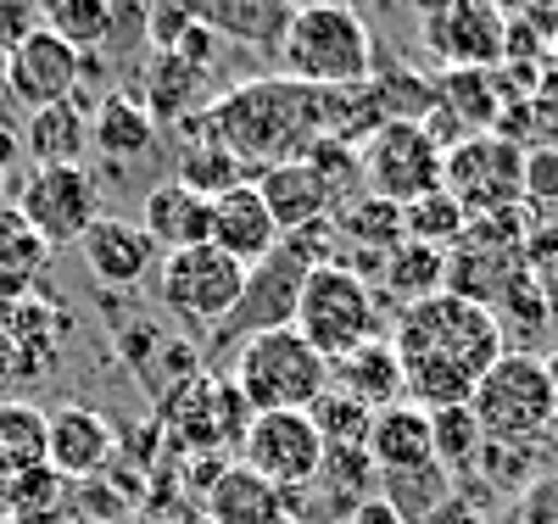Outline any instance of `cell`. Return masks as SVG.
I'll return each mask as SVG.
<instances>
[{
	"instance_id": "1",
	"label": "cell",
	"mask_w": 558,
	"mask_h": 524,
	"mask_svg": "<svg viewBox=\"0 0 558 524\" xmlns=\"http://www.w3.org/2000/svg\"><path fill=\"white\" fill-rule=\"evenodd\" d=\"M391 352L402 363L408 402L436 413V407L470 402L475 386L486 379V368L508 352V341H502L492 307L436 291V296H425V302H413V307L397 313Z\"/></svg>"
},
{
	"instance_id": "2",
	"label": "cell",
	"mask_w": 558,
	"mask_h": 524,
	"mask_svg": "<svg viewBox=\"0 0 558 524\" xmlns=\"http://www.w3.org/2000/svg\"><path fill=\"white\" fill-rule=\"evenodd\" d=\"M202 134L223 139L252 173L302 157L318 139V89L296 84V78H252L235 84L229 95L196 118Z\"/></svg>"
},
{
	"instance_id": "3",
	"label": "cell",
	"mask_w": 558,
	"mask_h": 524,
	"mask_svg": "<svg viewBox=\"0 0 558 524\" xmlns=\"http://www.w3.org/2000/svg\"><path fill=\"white\" fill-rule=\"evenodd\" d=\"M274 57L286 62V78L307 89H352L375 73V34L347 0H313L291 12Z\"/></svg>"
},
{
	"instance_id": "4",
	"label": "cell",
	"mask_w": 558,
	"mask_h": 524,
	"mask_svg": "<svg viewBox=\"0 0 558 524\" xmlns=\"http://www.w3.org/2000/svg\"><path fill=\"white\" fill-rule=\"evenodd\" d=\"M296 336L324 363H341L357 346L380 341V296L368 291V279L352 273L347 263L307 268L302 296H296Z\"/></svg>"
},
{
	"instance_id": "5",
	"label": "cell",
	"mask_w": 558,
	"mask_h": 524,
	"mask_svg": "<svg viewBox=\"0 0 558 524\" xmlns=\"http://www.w3.org/2000/svg\"><path fill=\"white\" fill-rule=\"evenodd\" d=\"M229 379H235V391L246 397L252 413H307L330 391V363L296 336V324H286V329H268V336H252L235 352Z\"/></svg>"
},
{
	"instance_id": "6",
	"label": "cell",
	"mask_w": 558,
	"mask_h": 524,
	"mask_svg": "<svg viewBox=\"0 0 558 524\" xmlns=\"http://www.w3.org/2000/svg\"><path fill=\"white\" fill-rule=\"evenodd\" d=\"M475 418L486 441H508V447H536L547 441L553 418H558V391L547 379V363L542 352H502L486 379L470 397Z\"/></svg>"
},
{
	"instance_id": "7",
	"label": "cell",
	"mask_w": 558,
	"mask_h": 524,
	"mask_svg": "<svg viewBox=\"0 0 558 524\" xmlns=\"http://www.w3.org/2000/svg\"><path fill=\"white\" fill-rule=\"evenodd\" d=\"M441 190L470 218L525 207V146L497 134V129L458 139L447 151V168H441Z\"/></svg>"
},
{
	"instance_id": "8",
	"label": "cell",
	"mask_w": 558,
	"mask_h": 524,
	"mask_svg": "<svg viewBox=\"0 0 558 524\" xmlns=\"http://www.w3.org/2000/svg\"><path fill=\"white\" fill-rule=\"evenodd\" d=\"M357 162H363V190L380 196L391 207H408L418 196L441 190V168H447V151L430 139L425 123H380L375 134L357 146Z\"/></svg>"
},
{
	"instance_id": "9",
	"label": "cell",
	"mask_w": 558,
	"mask_h": 524,
	"mask_svg": "<svg viewBox=\"0 0 558 524\" xmlns=\"http://www.w3.org/2000/svg\"><path fill=\"white\" fill-rule=\"evenodd\" d=\"M246 273L235 257H223L213 241L207 246H191V252H173L162 257V273H157V302L196 324V329H218L229 313L241 307V291H246Z\"/></svg>"
},
{
	"instance_id": "10",
	"label": "cell",
	"mask_w": 558,
	"mask_h": 524,
	"mask_svg": "<svg viewBox=\"0 0 558 524\" xmlns=\"http://www.w3.org/2000/svg\"><path fill=\"white\" fill-rule=\"evenodd\" d=\"M17 212L45 246H78L84 229L101 218V190L84 168H34L17 190Z\"/></svg>"
},
{
	"instance_id": "11",
	"label": "cell",
	"mask_w": 558,
	"mask_h": 524,
	"mask_svg": "<svg viewBox=\"0 0 558 524\" xmlns=\"http://www.w3.org/2000/svg\"><path fill=\"white\" fill-rule=\"evenodd\" d=\"M235 463H246L252 474H263V480L279 486V491H302V486L318 480L324 441H318L307 413H257Z\"/></svg>"
},
{
	"instance_id": "12",
	"label": "cell",
	"mask_w": 558,
	"mask_h": 524,
	"mask_svg": "<svg viewBox=\"0 0 558 524\" xmlns=\"http://www.w3.org/2000/svg\"><path fill=\"white\" fill-rule=\"evenodd\" d=\"M302 279L307 268L291 257V252H274L263 257L252 273H246V291H241V307L229 313L218 329H213V352L223 346H246L252 336H268V329H286L296 324V296H302Z\"/></svg>"
},
{
	"instance_id": "13",
	"label": "cell",
	"mask_w": 558,
	"mask_h": 524,
	"mask_svg": "<svg viewBox=\"0 0 558 524\" xmlns=\"http://www.w3.org/2000/svg\"><path fill=\"white\" fill-rule=\"evenodd\" d=\"M78 78H84V57L73 51L68 39H57L51 28H28L12 57H7V95L23 101L28 112L39 107H57V101H73L78 95Z\"/></svg>"
},
{
	"instance_id": "14",
	"label": "cell",
	"mask_w": 558,
	"mask_h": 524,
	"mask_svg": "<svg viewBox=\"0 0 558 524\" xmlns=\"http://www.w3.org/2000/svg\"><path fill=\"white\" fill-rule=\"evenodd\" d=\"M68 341V318L62 307L23 296V302H0V386L17 379H45L62 357Z\"/></svg>"
},
{
	"instance_id": "15",
	"label": "cell",
	"mask_w": 558,
	"mask_h": 524,
	"mask_svg": "<svg viewBox=\"0 0 558 524\" xmlns=\"http://www.w3.org/2000/svg\"><path fill=\"white\" fill-rule=\"evenodd\" d=\"M123 436H118V424L101 413V407H89V402H62L45 413V463H51L57 474H68V480H96V474L112 468Z\"/></svg>"
},
{
	"instance_id": "16",
	"label": "cell",
	"mask_w": 558,
	"mask_h": 524,
	"mask_svg": "<svg viewBox=\"0 0 558 524\" xmlns=\"http://www.w3.org/2000/svg\"><path fill=\"white\" fill-rule=\"evenodd\" d=\"M425 39L447 68H497L508 62V17L497 0H441L430 7Z\"/></svg>"
},
{
	"instance_id": "17",
	"label": "cell",
	"mask_w": 558,
	"mask_h": 524,
	"mask_svg": "<svg viewBox=\"0 0 558 524\" xmlns=\"http://www.w3.org/2000/svg\"><path fill=\"white\" fill-rule=\"evenodd\" d=\"M140 229L151 234V246H157L162 257L191 252V246H207V241H213V202L202 196V190H191V184L162 179V184H151L146 212H140Z\"/></svg>"
},
{
	"instance_id": "18",
	"label": "cell",
	"mask_w": 558,
	"mask_h": 524,
	"mask_svg": "<svg viewBox=\"0 0 558 524\" xmlns=\"http://www.w3.org/2000/svg\"><path fill=\"white\" fill-rule=\"evenodd\" d=\"M78 252H84V268L96 273L101 284H118V291L140 284V279L157 268V257H162L151 246V234L140 229V223H129V218H96V223L84 229Z\"/></svg>"
},
{
	"instance_id": "19",
	"label": "cell",
	"mask_w": 558,
	"mask_h": 524,
	"mask_svg": "<svg viewBox=\"0 0 558 524\" xmlns=\"http://www.w3.org/2000/svg\"><path fill=\"white\" fill-rule=\"evenodd\" d=\"M252 184H257V196H263L268 218L279 223V234H291V229H302V223H318V218L336 212L330 184L318 179V168H313L307 157L274 162V168H263Z\"/></svg>"
},
{
	"instance_id": "20",
	"label": "cell",
	"mask_w": 558,
	"mask_h": 524,
	"mask_svg": "<svg viewBox=\"0 0 558 524\" xmlns=\"http://www.w3.org/2000/svg\"><path fill=\"white\" fill-rule=\"evenodd\" d=\"M213 246L223 257H235L241 268H257L263 257L279 252V223L268 218L257 184H241L213 202Z\"/></svg>"
},
{
	"instance_id": "21",
	"label": "cell",
	"mask_w": 558,
	"mask_h": 524,
	"mask_svg": "<svg viewBox=\"0 0 558 524\" xmlns=\"http://www.w3.org/2000/svg\"><path fill=\"white\" fill-rule=\"evenodd\" d=\"M202 508H207V524H291L286 491L268 486L246 463H223L218 480L202 491Z\"/></svg>"
},
{
	"instance_id": "22",
	"label": "cell",
	"mask_w": 558,
	"mask_h": 524,
	"mask_svg": "<svg viewBox=\"0 0 558 524\" xmlns=\"http://www.w3.org/2000/svg\"><path fill=\"white\" fill-rule=\"evenodd\" d=\"M363 452L375 458L380 474H418V468H436V452H430V413L413 407V402H397V407L375 413Z\"/></svg>"
},
{
	"instance_id": "23",
	"label": "cell",
	"mask_w": 558,
	"mask_h": 524,
	"mask_svg": "<svg viewBox=\"0 0 558 524\" xmlns=\"http://www.w3.org/2000/svg\"><path fill=\"white\" fill-rule=\"evenodd\" d=\"M84 146H89V112L73 101L39 107L23 123V157L34 168H84Z\"/></svg>"
},
{
	"instance_id": "24",
	"label": "cell",
	"mask_w": 558,
	"mask_h": 524,
	"mask_svg": "<svg viewBox=\"0 0 558 524\" xmlns=\"http://www.w3.org/2000/svg\"><path fill=\"white\" fill-rule=\"evenodd\" d=\"M330 386L347 391V397H357L368 413H386V407L408 402L402 363H397V352H391L386 336H380V341H368V346H357V352L341 357V363H330Z\"/></svg>"
},
{
	"instance_id": "25",
	"label": "cell",
	"mask_w": 558,
	"mask_h": 524,
	"mask_svg": "<svg viewBox=\"0 0 558 524\" xmlns=\"http://www.w3.org/2000/svg\"><path fill=\"white\" fill-rule=\"evenodd\" d=\"M196 23H207L223 39L279 51L286 23H291V7H286V0H196Z\"/></svg>"
},
{
	"instance_id": "26",
	"label": "cell",
	"mask_w": 558,
	"mask_h": 524,
	"mask_svg": "<svg viewBox=\"0 0 558 524\" xmlns=\"http://www.w3.org/2000/svg\"><path fill=\"white\" fill-rule=\"evenodd\" d=\"M89 146L107 151L112 162H134L157 146V112L134 95H107L89 118Z\"/></svg>"
},
{
	"instance_id": "27",
	"label": "cell",
	"mask_w": 558,
	"mask_h": 524,
	"mask_svg": "<svg viewBox=\"0 0 558 524\" xmlns=\"http://www.w3.org/2000/svg\"><path fill=\"white\" fill-rule=\"evenodd\" d=\"M7 524H73V480L39 463L7 486Z\"/></svg>"
},
{
	"instance_id": "28",
	"label": "cell",
	"mask_w": 558,
	"mask_h": 524,
	"mask_svg": "<svg viewBox=\"0 0 558 524\" xmlns=\"http://www.w3.org/2000/svg\"><path fill=\"white\" fill-rule=\"evenodd\" d=\"M45 463V407L28 397H0V486Z\"/></svg>"
},
{
	"instance_id": "29",
	"label": "cell",
	"mask_w": 558,
	"mask_h": 524,
	"mask_svg": "<svg viewBox=\"0 0 558 524\" xmlns=\"http://www.w3.org/2000/svg\"><path fill=\"white\" fill-rule=\"evenodd\" d=\"M336 234H341V246H352V252H375V257H386V252H397L402 246V207H391V202H380V196H352V202H341L336 212Z\"/></svg>"
},
{
	"instance_id": "30",
	"label": "cell",
	"mask_w": 558,
	"mask_h": 524,
	"mask_svg": "<svg viewBox=\"0 0 558 524\" xmlns=\"http://www.w3.org/2000/svg\"><path fill=\"white\" fill-rule=\"evenodd\" d=\"M481 447H486V430H481V418H475L470 402L430 413V452H436V468L447 474L452 486L463 480V474H475Z\"/></svg>"
},
{
	"instance_id": "31",
	"label": "cell",
	"mask_w": 558,
	"mask_h": 524,
	"mask_svg": "<svg viewBox=\"0 0 558 524\" xmlns=\"http://www.w3.org/2000/svg\"><path fill=\"white\" fill-rule=\"evenodd\" d=\"M380 284H386V296L397 302V313L413 307V302H425V296H436L441 284H447V252H430V246L402 241L397 252H386Z\"/></svg>"
},
{
	"instance_id": "32",
	"label": "cell",
	"mask_w": 558,
	"mask_h": 524,
	"mask_svg": "<svg viewBox=\"0 0 558 524\" xmlns=\"http://www.w3.org/2000/svg\"><path fill=\"white\" fill-rule=\"evenodd\" d=\"M173 179L179 184H191V190H202L207 202H218V196H229V190H241V184H252V168L223 146V139H213V134H202V139H191V146L179 151V168H173Z\"/></svg>"
},
{
	"instance_id": "33",
	"label": "cell",
	"mask_w": 558,
	"mask_h": 524,
	"mask_svg": "<svg viewBox=\"0 0 558 524\" xmlns=\"http://www.w3.org/2000/svg\"><path fill=\"white\" fill-rule=\"evenodd\" d=\"M492 318H497V329H502V341H508V329H520V352H531L542 336H547V324H553V296H547V284L536 279V273H514L497 291V302H492Z\"/></svg>"
},
{
	"instance_id": "34",
	"label": "cell",
	"mask_w": 558,
	"mask_h": 524,
	"mask_svg": "<svg viewBox=\"0 0 558 524\" xmlns=\"http://www.w3.org/2000/svg\"><path fill=\"white\" fill-rule=\"evenodd\" d=\"M463 229H470V212H463L447 190H430V196H418V202L402 207V241H413V246L452 252L463 241Z\"/></svg>"
},
{
	"instance_id": "35",
	"label": "cell",
	"mask_w": 558,
	"mask_h": 524,
	"mask_svg": "<svg viewBox=\"0 0 558 524\" xmlns=\"http://www.w3.org/2000/svg\"><path fill=\"white\" fill-rule=\"evenodd\" d=\"M380 497L397 508L402 524H430L452 502V480L441 468H418V474H380Z\"/></svg>"
},
{
	"instance_id": "36",
	"label": "cell",
	"mask_w": 558,
	"mask_h": 524,
	"mask_svg": "<svg viewBox=\"0 0 558 524\" xmlns=\"http://www.w3.org/2000/svg\"><path fill=\"white\" fill-rule=\"evenodd\" d=\"M45 28H51L57 39H68L78 57H89V51H101V45L112 39L118 7H112V0H57Z\"/></svg>"
},
{
	"instance_id": "37",
	"label": "cell",
	"mask_w": 558,
	"mask_h": 524,
	"mask_svg": "<svg viewBox=\"0 0 558 524\" xmlns=\"http://www.w3.org/2000/svg\"><path fill=\"white\" fill-rule=\"evenodd\" d=\"M318 480L330 497H341V508L352 513L363 497L380 491V468L363 447H324V463H318Z\"/></svg>"
},
{
	"instance_id": "38",
	"label": "cell",
	"mask_w": 558,
	"mask_h": 524,
	"mask_svg": "<svg viewBox=\"0 0 558 524\" xmlns=\"http://www.w3.org/2000/svg\"><path fill=\"white\" fill-rule=\"evenodd\" d=\"M475 474H481V480H486L492 491H502V497H525V491L542 480V452H536V447L486 441V447H481Z\"/></svg>"
},
{
	"instance_id": "39",
	"label": "cell",
	"mask_w": 558,
	"mask_h": 524,
	"mask_svg": "<svg viewBox=\"0 0 558 524\" xmlns=\"http://www.w3.org/2000/svg\"><path fill=\"white\" fill-rule=\"evenodd\" d=\"M307 418H313V430H318L324 447H363L368 441V424H375V413H368L357 397L336 391V386L307 407Z\"/></svg>"
},
{
	"instance_id": "40",
	"label": "cell",
	"mask_w": 558,
	"mask_h": 524,
	"mask_svg": "<svg viewBox=\"0 0 558 524\" xmlns=\"http://www.w3.org/2000/svg\"><path fill=\"white\" fill-rule=\"evenodd\" d=\"M45 263H51V246L28 229V218L17 207H7V212H0V273H17V279L34 284V273Z\"/></svg>"
},
{
	"instance_id": "41",
	"label": "cell",
	"mask_w": 558,
	"mask_h": 524,
	"mask_svg": "<svg viewBox=\"0 0 558 524\" xmlns=\"http://www.w3.org/2000/svg\"><path fill=\"white\" fill-rule=\"evenodd\" d=\"M134 508V497L118 486V474H96V480H78L73 486V519H96V524H123Z\"/></svg>"
},
{
	"instance_id": "42",
	"label": "cell",
	"mask_w": 558,
	"mask_h": 524,
	"mask_svg": "<svg viewBox=\"0 0 558 524\" xmlns=\"http://www.w3.org/2000/svg\"><path fill=\"white\" fill-rule=\"evenodd\" d=\"M525 207L536 218L558 207V146H525Z\"/></svg>"
},
{
	"instance_id": "43",
	"label": "cell",
	"mask_w": 558,
	"mask_h": 524,
	"mask_svg": "<svg viewBox=\"0 0 558 524\" xmlns=\"http://www.w3.org/2000/svg\"><path fill=\"white\" fill-rule=\"evenodd\" d=\"M520 263H525V273H536L542 284L558 279V218H536V223L525 229Z\"/></svg>"
},
{
	"instance_id": "44",
	"label": "cell",
	"mask_w": 558,
	"mask_h": 524,
	"mask_svg": "<svg viewBox=\"0 0 558 524\" xmlns=\"http://www.w3.org/2000/svg\"><path fill=\"white\" fill-rule=\"evenodd\" d=\"M196 89H202V73H191L179 57H162V62H157V112H162V118H173Z\"/></svg>"
},
{
	"instance_id": "45",
	"label": "cell",
	"mask_w": 558,
	"mask_h": 524,
	"mask_svg": "<svg viewBox=\"0 0 558 524\" xmlns=\"http://www.w3.org/2000/svg\"><path fill=\"white\" fill-rule=\"evenodd\" d=\"M520 524H558V474H542L520 497Z\"/></svg>"
},
{
	"instance_id": "46",
	"label": "cell",
	"mask_w": 558,
	"mask_h": 524,
	"mask_svg": "<svg viewBox=\"0 0 558 524\" xmlns=\"http://www.w3.org/2000/svg\"><path fill=\"white\" fill-rule=\"evenodd\" d=\"M531 118H536L542 129H553V139H558V62H547V68L536 73V89H531Z\"/></svg>"
},
{
	"instance_id": "47",
	"label": "cell",
	"mask_w": 558,
	"mask_h": 524,
	"mask_svg": "<svg viewBox=\"0 0 558 524\" xmlns=\"http://www.w3.org/2000/svg\"><path fill=\"white\" fill-rule=\"evenodd\" d=\"M347 524H402V519H397V508L375 491V497H363V502L347 513Z\"/></svg>"
},
{
	"instance_id": "48",
	"label": "cell",
	"mask_w": 558,
	"mask_h": 524,
	"mask_svg": "<svg viewBox=\"0 0 558 524\" xmlns=\"http://www.w3.org/2000/svg\"><path fill=\"white\" fill-rule=\"evenodd\" d=\"M7 57H12V45L0 39V101H7Z\"/></svg>"
},
{
	"instance_id": "49",
	"label": "cell",
	"mask_w": 558,
	"mask_h": 524,
	"mask_svg": "<svg viewBox=\"0 0 558 524\" xmlns=\"http://www.w3.org/2000/svg\"><path fill=\"white\" fill-rule=\"evenodd\" d=\"M542 363H547V379H553V391H558V346H553V352H547Z\"/></svg>"
},
{
	"instance_id": "50",
	"label": "cell",
	"mask_w": 558,
	"mask_h": 524,
	"mask_svg": "<svg viewBox=\"0 0 558 524\" xmlns=\"http://www.w3.org/2000/svg\"><path fill=\"white\" fill-rule=\"evenodd\" d=\"M7 202H12V179H7V168H0V212H7Z\"/></svg>"
},
{
	"instance_id": "51",
	"label": "cell",
	"mask_w": 558,
	"mask_h": 524,
	"mask_svg": "<svg viewBox=\"0 0 558 524\" xmlns=\"http://www.w3.org/2000/svg\"><path fill=\"white\" fill-rule=\"evenodd\" d=\"M547 296H553V318H558V279L547 284Z\"/></svg>"
},
{
	"instance_id": "52",
	"label": "cell",
	"mask_w": 558,
	"mask_h": 524,
	"mask_svg": "<svg viewBox=\"0 0 558 524\" xmlns=\"http://www.w3.org/2000/svg\"><path fill=\"white\" fill-rule=\"evenodd\" d=\"M547 441H553V452H558V418H553V430H547Z\"/></svg>"
},
{
	"instance_id": "53",
	"label": "cell",
	"mask_w": 558,
	"mask_h": 524,
	"mask_svg": "<svg viewBox=\"0 0 558 524\" xmlns=\"http://www.w3.org/2000/svg\"><path fill=\"white\" fill-rule=\"evenodd\" d=\"M0 519H7V486H0Z\"/></svg>"
},
{
	"instance_id": "54",
	"label": "cell",
	"mask_w": 558,
	"mask_h": 524,
	"mask_svg": "<svg viewBox=\"0 0 558 524\" xmlns=\"http://www.w3.org/2000/svg\"><path fill=\"white\" fill-rule=\"evenodd\" d=\"M73 524H96V519H73Z\"/></svg>"
},
{
	"instance_id": "55",
	"label": "cell",
	"mask_w": 558,
	"mask_h": 524,
	"mask_svg": "<svg viewBox=\"0 0 558 524\" xmlns=\"http://www.w3.org/2000/svg\"><path fill=\"white\" fill-rule=\"evenodd\" d=\"M330 524H347V513H341V519H330Z\"/></svg>"
},
{
	"instance_id": "56",
	"label": "cell",
	"mask_w": 558,
	"mask_h": 524,
	"mask_svg": "<svg viewBox=\"0 0 558 524\" xmlns=\"http://www.w3.org/2000/svg\"><path fill=\"white\" fill-rule=\"evenodd\" d=\"M430 7H441V0H430Z\"/></svg>"
}]
</instances>
